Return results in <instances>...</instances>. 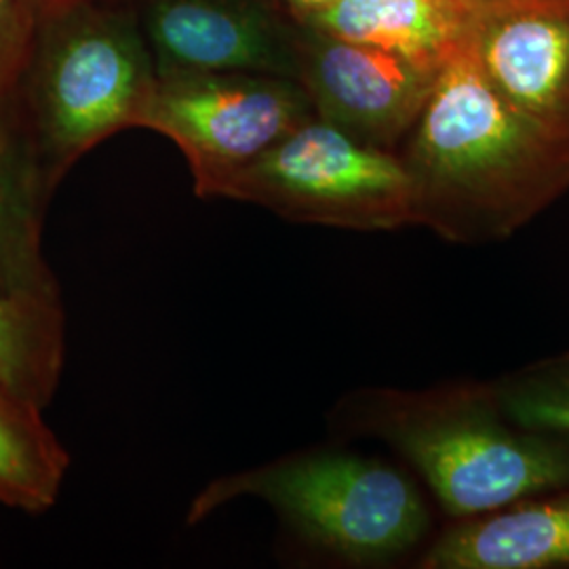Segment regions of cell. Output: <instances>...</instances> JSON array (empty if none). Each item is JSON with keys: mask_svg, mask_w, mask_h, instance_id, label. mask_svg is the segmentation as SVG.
Wrapping results in <instances>:
<instances>
[{"mask_svg": "<svg viewBox=\"0 0 569 569\" xmlns=\"http://www.w3.org/2000/svg\"><path fill=\"white\" fill-rule=\"evenodd\" d=\"M413 224L451 244L507 241L569 192V138L531 121L462 47L399 148Z\"/></svg>", "mask_w": 569, "mask_h": 569, "instance_id": "cell-1", "label": "cell"}, {"mask_svg": "<svg viewBox=\"0 0 569 569\" xmlns=\"http://www.w3.org/2000/svg\"><path fill=\"white\" fill-rule=\"evenodd\" d=\"M327 422L340 437L387 443L451 521L569 486V437L517 425L491 380L357 388Z\"/></svg>", "mask_w": 569, "mask_h": 569, "instance_id": "cell-2", "label": "cell"}, {"mask_svg": "<svg viewBox=\"0 0 569 569\" xmlns=\"http://www.w3.org/2000/svg\"><path fill=\"white\" fill-rule=\"evenodd\" d=\"M154 82L129 0H81L39 16L13 89L56 190L89 150L140 127Z\"/></svg>", "mask_w": 569, "mask_h": 569, "instance_id": "cell-3", "label": "cell"}, {"mask_svg": "<svg viewBox=\"0 0 569 569\" xmlns=\"http://www.w3.org/2000/svg\"><path fill=\"white\" fill-rule=\"evenodd\" d=\"M241 498L262 500L296 538L348 566H387L425 545L432 526L411 475L376 456L305 449L209 481L190 502L197 526Z\"/></svg>", "mask_w": 569, "mask_h": 569, "instance_id": "cell-4", "label": "cell"}, {"mask_svg": "<svg viewBox=\"0 0 569 569\" xmlns=\"http://www.w3.org/2000/svg\"><path fill=\"white\" fill-rule=\"evenodd\" d=\"M209 199L260 204L289 222L357 232L416 226L399 152L361 142L319 117L228 176Z\"/></svg>", "mask_w": 569, "mask_h": 569, "instance_id": "cell-5", "label": "cell"}, {"mask_svg": "<svg viewBox=\"0 0 569 569\" xmlns=\"http://www.w3.org/2000/svg\"><path fill=\"white\" fill-rule=\"evenodd\" d=\"M312 117V103L296 79L260 72H169L157 74L140 127L182 150L197 197L209 199L218 183Z\"/></svg>", "mask_w": 569, "mask_h": 569, "instance_id": "cell-6", "label": "cell"}, {"mask_svg": "<svg viewBox=\"0 0 569 569\" xmlns=\"http://www.w3.org/2000/svg\"><path fill=\"white\" fill-rule=\"evenodd\" d=\"M437 66L300 23L296 81L315 117L399 152L439 77Z\"/></svg>", "mask_w": 569, "mask_h": 569, "instance_id": "cell-7", "label": "cell"}, {"mask_svg": "<svg viewBox=\"0 0 569 569\" xmlns=\"http://www.w3.org/2000/svg\"><path fill=\"white\" fill-rule=\"evenodd\" d=\"M157 74L260 72L296 79L300 21L281 0H129Z\"/></svg>", "mask_w": 569, "mask_h": 569, "instance_id": "cell-8", "label": "cell"}, {"mask_svg": "<svg viewBox=\"0 0 569 569\" xmlns=\"http://www.w3.org/2000/svg\"><path fill=\"white\" fill-rule=\"evenodd\" d=\"M460 47L517 110L569 138V0L465 9Z\"/></svg>", "mask_w": 569, "mask_h": 569, "instance_id": "cell-9", "label": "cell"}, {"mask_svg": "<svg viewBox=\"0 0 569 569\" xmlns=\"http://www.w3.org/2000/svg\"><path fill=\"white\" fill-rule=\"evenodd\" d=\"M56 188L13 87L0 91V293L61 302L47 262L44 213Z\"/></svg>", "mask_w": 569, "mask_h": 569, "instance_id": "cell-10", "label": "cell"}, {"mask_svg": "<svg viewBox=\"0 0 569 569\" xmlns=\"http://www.w3.org/2000/svg\"><path fill=\"white\" fill-rule=\"evenodd\" d=\"M420 569H568L569 486L451 521L422 555Z\"/></svg>", "mask_w": 569, "mask_h": 569, "instance_id": "cell-11", "label": "cell"}, {"mask_svg": "<svg viewBox=\"0 0 569 569\" xmlns=\"http://www.w3.org/2000/svg\"><path fill=\"white\" fill-rule=\"evenodd\" d=\"M300 23L441 68L462 41L465 9L453 0H336Z\"/></svg>", "mask_w": 569, "mask_h": 569, "instance_id": "cell-12", "label": "cell"}, {"mask_svg": "<svg viewBox=\"0 0 569 569\" xmlns=\"http://www.w3.org/2000/svg\"><path fill=\"white\" fill-rule=\"evenodd\" d=\"M70 453L42 409L0 378V505L28 515L56 507Z\"/></svg>", "mask_w": 569, "mask_h": 569, "instance_id": "cell-13", "label": "cell"}, {"mask_svg": "<svg viewBox=\"0 0 569 569\" xmlns=\"http://www.w3.org/2000/svg\"><path fill=\"white\" fill-rule=\"evenodd\" d=\"M66 363L63 302L0 293V378L44 409Z\"/></svg>", "mask_w": 569, "mask_h": 569, "instance_id": "cell-14", "label": "cell"}, {"mask_svg": "<svg viewBox=\"0 0 569 569\" xmlns=\"http://www.w3.org/2000/svg\"><path fill=\"white\" fill-rule=\"evenodd\" d=\"M491 387L517 425L569 437V350L502 373Z\"/></svg>", "mask_w": 569, "mask_h": 569, "instance_id": "cell-15", "label": "cell"}, {"mask_svg": "<svg viewBox=\"0 0 569 569\" xmlns=\"http://www.w3.org/2000/svg\"><path fill=\"white\" fill-rule=\"evenodd\" d=\"M37 20V0H0V91L18 81Z\"/></svg>", "mask_w": 569, "mask_h": 569, "instance_id": "cell-16", "label": "cell"}, {"mask_svg": "<svg viewBox=\"0 0 569 569\" xmlns=\"http://www.w3.org/2000/svg\"><path fill=\"white\" fill-rule=\"evenodd\" d=\"M284 4V9L296 18L298 21H305L327 9L329 4H333L336 0H281Z\"/></svg>", "mask_w": 569, "mask_h": 569, "instance_id": "cell-17", "label": "cell"}, {"mask_svg": "<svg viewBox=\"0 0 569 569\" xmlns=\"http://www.w3.org/2000/svg\"><path fill=\"white\" fill-rule=\"evenodd\" d=\"M72 2H81V0H37V7H39V16L44 11H51V9H58L63 4H72Z\"/></svg>", "mask_w": 569, "mask_h": 569, "instance_id": "cell-18", "label": "cell"}, {"mask_svg": "<svg viewBox=\"0 0 569 569\" xmlns=\"http://www.w3.org/2000/svg\"><path fill=\"white\" fill-rule=\"evenodd\" d=\"M456 4H460L462 9H470V7H481V4H493V2H507V0H453Z\"/></svg>", "mask_w": 569, "mask_h": 569, "instance_id": "cell-19", "label": "cell"}]
</instances>
